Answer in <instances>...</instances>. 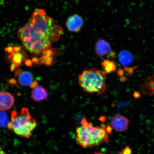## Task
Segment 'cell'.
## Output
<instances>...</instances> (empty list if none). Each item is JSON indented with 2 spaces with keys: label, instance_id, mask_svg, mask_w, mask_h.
<instances>
[{
  "label": "cell",
  "instance_id": "cell-1",
  "mask_svg": "<svg viewBox=\"0 0 154 154\" xmlns=\"http://www.w3.org/2000/svg\"><path fill=\"white\" fill-rule=\"evenodd\" d=\"M63 29L55 23L43 9H37L32 13L28 22L18 29L17 35L25 49L32 55L49 57L53 60L54 56L60 49H53L52 45L60 38Z\"/></svg>",
  "mask_w": 154,
  "mask_h": 154
},
{
  "label": "cell",
  "instance_id": "cell-2",
  "mask_svg": "<svg viewBox=\"0 0 154 154\" xmlns=\"http://www.w3.org/2000/svg\"><path fill=\"white\" fill-rule=\"evenodd\" d=\"M82 126L76 128L77 144L84 149L96 147L109 142V135L104 125L94 127L85 118L82 121Z\"/></svg>",
  "mask_w": 154,
  "mask_h": 154
},
{
  "label": "cell",
  "instance_id": "cell-3",
  "mask_svg": "<svg viewBox=\"0 0 154 154\" xmlns=\"http://www.w3.org/2000/svg\"><path fill=\"white\" fill-rule=\"evenodd\" d=\"M106 74L94 68L84 70L79 75V84L84 92L103 95L106 90Z\"/></svg>",
  "mask_w": 154,
  "mask_h": 154
},
{
  "label": "cell",
  "instance_id": "cell-4",
  "mask_svg": "<svg viewBox=\"0 0 154 154\" xmlns=\"http://www.w3.org/2000/svg\"><path fill=\"white\" fill-rule=\"evenodd\" d=\"M36 125L35 120L31 116L28 109L23 108L19 114L15 111L12 112L11 121L7 128L20 137L29 138L32 136Z\"/></svg>",
  "mask_w": 154,
  "mask_h": 154
},
{
  "label": "cell",
  "instance_id": "cell-5",
  "mask_svg": "<svg viewBox=\"0 0 154 154\" xmlns=\"http://www.w3.org/2000/svg\"><path fill=\"white\" fill-rule=\"evenodd\" d=\"M95 51L96 54L100 57L107 56L109 59L114 57L115 56L110 44L103 39H100L96 43Z\"/></svg>",
  "mask_w": 154,
  "mask_h": 154
},
{
  "label": "cell",
  "instance_id": "cell-6",
  "mask_svg": "<svg viewBox=\"0 0 154 154\" xmlns=\"http://www.w3.org/2000/svg\"><path fill=\"white\" fill-rule=\"evenodd\" d=\"M128 119L123 116L117 114L112 119V128L117 132H123L128 130L129 125Z\"/></svg>",
  "mask_w": 154,
  "mask_h": 154
},
{
  "label": "cell",
  "instance_id": "cell-7",
  "mask_svg": "<svg viewBox=\"0 0 154 154\" xmlns=\"http://www.w3.org/2000/svg\"><path fill=\"white\" fill-rule=\"evenodd\" d=\"M83 24V19L78 14L69 17L66 22V26L69 31L76 33L81 29Z\"/></svg>",
  "mask_w": 154,
  "mask_h": 154
},
{
  "label": "cell",
  "instance_id": "cell-8",
  "mask_svg": "<svg viewBox=\"0 0 154 154\" xmlns=\"http://www.w3.org/2000/svg\"><path fill=\"white\" fill-rule=\"evenodd\" d=\"M14 99L11 93L8 92H0V110H8L12 107Z\"/></svg>",
  "mask_w": 154,
  "mask_h": 154
},
{
  "label": "cell",
  "instance_id": "cell-9",
  "mask_svg": "<svg viewBox=\"0 0 154 154\" xmlns=\"http://www.w3.org/2000/svg\"><path fill=\"white\" fill-rule=\"evenodd\" d=\"M48 92L43 86H37L34 88L32 92V97L34 101L40 102L47 99Z\"/></svg>",
  "mask_w": 154,
  "mask_h": 154
},
{
  "label": "cell",
  "instance_id": "cell-10",
  "mask_svg": "<svg viewBox=\"0 0 154 154\" xmlns=\"http://www.w3.org/2000/svg\"><path fill=\"white\" fill-rule=\"evenodd\" d=\"M119 60L121 64L126 67L131 64L134 62V58L133 56L129 52L124 50L119 53Z\"/></svg>",
  "mask_w": 154,
  "mask_h": 154
},
{
  "label": "cell",
  "instance_id": "cell-11",
  "mask_svg": "<svg viewBox=\"0 0 154 154\" xmlns=\"http://www.w3.org/2000/svg\"><path fill=\"white\" fill-rule=\"evenodd\" d=\"M18 80L21 85L31 86L33 83V76L30 72L25 71L21 72L19 75Z\"/></svg>",
  "mask_w": 154,
  "mask_h": 154
},
{
  "label": "cell",
  "instance_id": "cell-12",
  "mask_svg": "<svg viewBox=\"0 0 154 154\" xmlns=\"http://www.w3.org/2000/svg\"><path fill=\"white\" fill-rule=\"evenodd\" d=\"M103 71L106 73L114 72L116 69V64L114 61L104 60L102 63Z\"/></svg>",
  "mask_w": 154,
  "mask_h": 154
},
{
  "label": "cell",
  "instance_id": "cell-13",
  "mask_svg": "<svg viewBox=\"0 0 154 154\" xmlns=\"http://www.w3.org/2000/svg\"><path fill=\"white\" fill-rule=\"evenodd\" d=\"M9 122L6 113L0 112V127H7Z\"/></svg>",
  "mask_w": 154,
  "mask_h": 154
},
{
  "label": "cell",
  "instance_id": "cell-14",
  "mask_svg": "<svg viewBox=\"0 0 154 154\" xmlns=\"http://www.w3.org/2000/svg\"><path fill=\"white\" fill-rule=\"evenodd\" d=\"M17 51V53L13 55V60L15 64L18 65H20L22 61V56L20 54L17 53L18 51V48H15Z\"/></svg>",
  "mask_w": 154,
  "mask_h": 154
},
{
  "label": "cell",
  "instance_id": "cell-15",
  "mask_svg": "<svg viewBox=\"0 0 154 154\" xmlns=\"http://www.w3.org/2000/svg\"><path fill=\"white\" fill-rule=\"evenodd\" d=\"M131 149L128 146H127L125 149H122L119 154H131Z\"/></svg>",
  "mask_w": 154,
  "mask_h": 154
},
{
  "label": "cell",
  "instance_id": "cell-16",
  "mask_svg": "<svg viewBox=\"0 0 154 154\" xmlns=\"http://www.w3.org/2000/svg\"><path fill=\"white\" fill-rule=\"evenodd\" d=\"M106 129L108 134H111L112 132V128L109 126H107L106 128Z\"/></svg>",
  "mask_w": 154,
  "mask_h": 154
},
{
  "label": "cell",
  "instance_id": "cell-17",
  "mask_svg": "<svg viewBox=\"0 0 154 154\" xmlns=\"http://www.w3.org/2000/svg\"><path fill=\"white\" fill-rule=\"evenodd\" d=\"M0 154H8L5 152L1 146H0Z\"/></svg>",
  "mask_w": 154,
  "mask_h": 154
},
{
  "label": "cell",
  "instance_id": "cell-18",
  "mask_svg": "<svg viewBox=\"0 0 154 154\" xmlns=\"http://www.w3.org/2000/svg\"><path fill=\"white\" fill-rule=\"evenodd\" d=\"M134 94V96L135 97L138 98L140 97V94L138 92H135Z\"/></svg>",
  "mask_w": 154,
  "mask_h": 154
},
{
  "label": "cell",
  "instance_id": "cell-19",
  "mask_svg": "<svg viewBox=\"0 0 154 154\" xmlns=\"http://www.w3.org/2000/svg\"><path fill=\"white\" fill-rule=\"evenodd\" d=\"M93 154H104L102 152H95Z\"/></svg>",
  "mask_w": 154,
  "mask_h": 154
}]
</instances>
